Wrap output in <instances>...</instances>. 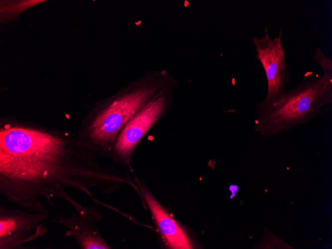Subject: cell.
Listing matches in <instances>:
<instances>
[{"label":"cell","instance_id":"4","mask_svg":"<svg viewBox=\"0 0 332 249\" xmlns=\"http://www.w3.org/2000/svg\"><path fill=\"white\" fill-rule=\"evenodd\" d=\"M172 91L157 96L122 128L108 156L114 164L129 166L138 144L169 110L172 102Z\"/></svg>","mask_w":332,"mask_h":249},{"label":"cell","instance_id":"8","mask_svg":"<svg viewBox=\"0 0 332 249\" xmlns=\"http://www.w3.org/2000/svg\"><path fill=\"white\" fill-rule=\"evenodd\" d=\"M58 221L67 228L66 235L72 237L82 249H111L100 235L96 223L102 217L96 207L86 214L72 213L68 217L58 214Z\"/></svg>","mask_w":332,"mask_h":249},{"label":"cell","instance_id":"2","mask_svg":"<svg viewBox=\"0 0 332 249\" xmlns=\"http://www.w3.org/2000/svg\"><path fill=\"white\" fill-rule=\"evenodd\" d=\"M178 86L166 70H149L112 95L97 102L81 122L76 136L96 156L108 157L117 136L146 104Z\"/></svg>","mask_w":332,"mask_h":249},{"label":"cell","instance_id":"3","mask_svg":"<svg viewBox=\"0 0 332 249\" xmlns=\"http://www.w3.org/2000/svg\"><path fill=\"white\" fill-rule=\"evenodd\" d=\"M332 102V76L304 80L276 99L256 104L255 131L265 137L278 134L314 119Z\"/></svg>","mask_w":332,"mask_h":249},{"label":"cell","instance_id":"5","mask_svg":"<svg viewBox=\"0 0 332 249\" xmlns=\"http://www.w3.org/2000/svg\"><path fill=\"white\" fill-rule=\"evenodd\" d=\"M49 212H32L0 205V249H20L45 235Z\"/></svg>","mask_w":332,"mask_h":249},{"label":"cell","instance_id":"7","mask_svg":"<svg viewBox=\"0 0 332 249\" xmlns=\"http://www.w3.org/2000/svg\"><path fill=\"white\" fill-rule=\"evenodd\" d=\"M136 192L149 208L158 233L166 247L171 249H193L191 241L180 225L153 196L145 182L132 172Z\"/></svg>","mask_w":332,"mask_h":249},{"label":"cell","instance_id":"9","mask_svg":"<svg viewBox=\"0 0 332 249\" xmlns=\"http://www.w3.org/2000/svg\"><path fill=\"white\" fill-rule=\"evenodd\" d=\"M314 58L321 67L324 72L323 74L332 76V61L324 54L320 48H316Z\"/></svg>","mask_w":332,"mask_h":249},{"label":"cell","instance_id":"6","mask_svg":"<svg viewBox=\"0 0 332 249\" xmlns=\"http://www.w3.org/2000/svg\"><path fill=\"white\" fill-rule=\"evenodd\" d=\"M282 28L278 35L271 39L267 27H265L263 37L250 38L256 52L255 58L264 69L267 84L265 101H273L286 90L289 82L290 73L288 71L282 44Z\"/></svg>","mask_w":332,"mask_h":249},{"label":"cell","instance_id":"1","mask_svg":"<svg viewBox=\"0 0 332 249\" xmlns=\"http://www.w3.org/2000/svg\"><path fill=\"white\" fill-rule=\"evenodd\" d=\"M97 157L76 136L8 116L0 120V191L6 200L32 212H48L39 198L51 204L57 197L70 204L76 213L85 209L66 189L87 195L96 204L116 211L98 200L90 189L104 194L135 185L133 178L118 167L101 166Z\"/></svg>","mask_w":332,"mask_h":249}]
</instances>
